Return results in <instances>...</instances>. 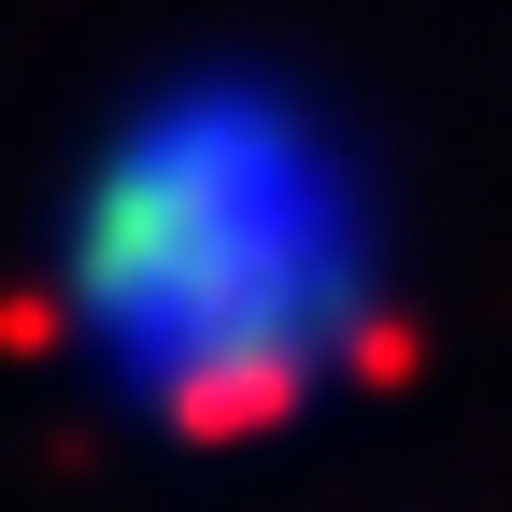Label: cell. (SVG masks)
Segmentation results:
<instances>
[{
  "mask_svg": "<svg viewBox=\"0 0 512 512\" xmlns=\"http://www.w3.org/2000/svg\"><path fill=\"white\" fill-rule=\"evenodd\" d=\"M72 285L114 384L185 413H271L356 328V200L285 100H143L72 200Z\"/></svg>",
  "mask_w": 512,
  "mask_h": 512,
  "instance_id": "obj_1",
  "label": "cell"
}]
</instances>
